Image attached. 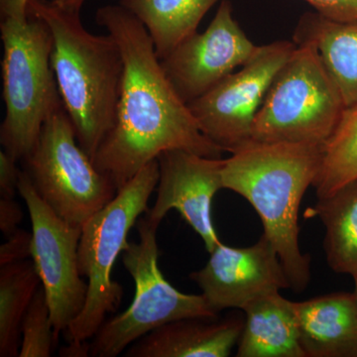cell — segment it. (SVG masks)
<instances>
[{"label": "cell", "mask_w": 357, "mask_h": 357, "mask_svg": "<svg viewBox=\"0 0 357 357\" xmlns=\"http://www.w3.org/2000/svg\"><path fill=\"white\" fill-rule=\"evenodd\" d=\"M296 47L288 40L258 47L238 72L188 105L202 132L222 151L232 154L252 142L256 114Z\"/></svg>", "instance_id": "9c48e42d"}, {"label": "cell", "mask_w": 357, "mask_h": 357, "mask_svg": "<svg viewBox=\"0 0 357 357\" xmlns=\"http://www.w3.org/2000/svg\"><path fill=\"white\" fill-rule=\"evenodd\" d=\"M40 285L32 260L0 266V356H20L23 317Z\"/></svg>", "instance_id": "ffe728a7"}, {"label": "cell", "mask_w": 357, "mask_h": 357, "mask_svg": "<svg viewBox=\"0 0 357 357\" xmlns=\"http://www.w3.org/2000/svg\"><path fill=\"white\" fill-rule=\"evenodd\" d=\"M321 158V147L314 145L252 141L223 164V189L237 192L255 208L295 293L306 290L311 279V259L301 252L298 213Z\"/></svg>", "instance_id": "7a4b0ae2"}, {"label": "cell", "mask_w": 357, "mask_h": 357, "mask_svg": "<svg viewBox=\"0 0 357 357\" xmlns=\"http://www.w3.org/2000/svg\"><path fill=\"white\" fill-rule=\"evenodd\" d=\"M293 41L316 47L347 107L357 103V21L337 22L318 13L301 16Z\"/></svg>", "instance_id": "e0dca14e"}, {"label": "cell", "mask_w": 357, "mask_h": 357, "mask_svg": "<svg viewBox=\"0 0 357 357\" xmlns=\"http://www.w3.org/2000/svg\"><path fill=\"white\" fill-rule=\"evenodd\" d=\"M1 20L2 84L6 116L0 126L4 151L23 161L34 149L44 122L62 107L52 69L53 36L44 20Z\"/></svg>", "instance_id": "277c9868"}, {"label": "cell", "mask_w": 357, "mask_h": 357, "mask_svg": "<svg viewBox=\"0 0 357 357\" xmlns=\"http://www.w3.org/2000/svg\"><path fill=\"white\" fill-rule=\"evenodd\" d=\"M326 227L324 241L326 261L337 274H357V178L307 211Z\"/></svg>", "instance_id": "ac0fdd59"}, {"label": "cell", "mask_w": 357, "mask_h": 357, "mask_svg": "<svg viewBox=\"0 0 357 357\" xmlns=\"http://www.w3.org/2000/svg\"><path fill=\"white\" fill-rule=\"evenodd\" d=\"M96 21L119 44L124 62L114 128L91 159L117 192L168 150L222 158L167 77L142 22L119 3L100 7Z\"/></svg>", "instance_id": "6da1fadb"}, {"label": "cell", "mask_w": 357, "mask_h": 357, "mask_svg": "<svg viewBox=\"0 0 357 357\" xmlns=\"http://www.w3.org/2000/svg\"><path fill=\"white\" fill-rule=\"evenodd\" d=\"M354 285H356V289H354V295H356V301H357V274L354 275Z\"/></svg>", "instance_id": "f546056e"}, {"label": "cell", "mask_w": 357, "mask_h": 357, "mask_svg": "<svg viewBox=\"0 0 357 357\" xmlns=\"http://www.w3.org/2000/svg\"><path fill=\"white\" fill-rule=\"evenodd\" d=\"M28 15L44 20L53 36L52 69L79 144L91 159L114 128L124 62L110 34L86 29L79 11L54 0H29Z\"/></svg>", "instance_id": "3957f363"}, {"label": "cell", "mask_w": 357, "mask_h": 357, "mask_svg": "<svg viewBox=\"0 0 357 357\" xmlns=\"http://www.w3.org/2000/svg\"><path fill=\"white\" fill-rule=\"evenodd\" d=\"M234 17L231 2L222 0L206 31L183 40L161 65L183 102L189 105L215 88L258 50Z\"/></svg>", "instance_id": "8fae6325"}, {"label": "cell", "mask_w": 357, "mask_h": 357, "mask_svg": "<svg viewBox=\"0 0 357 357\" xmlns=\"http://www.w3.org/2000/svg\"><path fill=\"white\" fill-rule=\"evenodd\" d=\"M159 181L147 220L160 225L171 210L180 213L203 239L208 252L222 243L213 222V199L222 185L225 160L208 158L185 150H168L157 157Z\"/></svg>", "instance_id": "7c38bea8"}, {"label": "cell", "mask_w": 357, "mask_h": 357, "mask_svg": "<svg viewBox=\"0 0 357 357\" xmlns=\"http://www.w3.org/2000/svg\"><path fill=\"white\" fill-rule=\"evenodd\" d=\"M91 345L88 342H69L68 347H63L60 354L62 356L68 357H86L89 356Z\"/></svg>", "instance_id": "83f0119b"}, {"label": "cell", "mask_w": 357, "mask_h": 357, "mask_svg": "<svg viewBox=\"0 0 357 357\" xmlns=\"http://www.w3.org/2000/svg\"><path fill=\"white\" fill-rule=\"evenodd\" d=\"M23 170L59 218L83 227L115 198L116 188L79 144L64 105L49 115Z\"/></svg>", "instance_id": "ba28073f"}, {"label": "cell", "mask_w": 357, "mask_h": 357, "mask_svg": "<svg viewBox=\"0 0 357 357\" xmlns=\"http://www.w3.org/2000/svg\"><path fill=\"white\" fill-rule=\"evenodd\" d=\"M244 321L185 318L155 328L126 349L128 357H227L238 344Z\"/></svg>", "instance_id": "5bb4252c"}, {"label": "cell", "mask_w": 357, "mask_h": 357, "mask_svg": "<svg viewBox=\"0 0 357 357\" xmlns=\"http://www.w3.org/2000/svg\"><path fill=\"white\" fill-rule=\"evenodd\" d=\"M243 311L237 357H307L294 302L275 292L253 301Z\"/></svg>", "instance_id": "2e32d148"}, {"label": "cell", "mask_w": 357, "mask_h": 357, "mask_svg": "<svg viewBox=\"0 0 357 357\" xmlns=\"http://www.w3.org/2000/svg\"><path fill=\"white\" fill-rule=\"evenodd\" d=\"M158 225L146 217L137 222L139 239L122 252V263L132 277L135 295L126 311L105 319L89 344V356L116 357L155 328L185 318H217L206 297L180 292L160 270Z\"/></svg>", "instance_id": "52a82bcc"}, {"label": "cell", "mask_w": 357, "mask_h": 357, "mask_svg": "<svg viewBox=\"0 0 357 357\" xmlns=\"http://www.w3.org/2000/svg\"><path fill=\"white\" fill-rule=\"evenodd\" d=\"M206 266L190 275L218 314L241 309L253 301L291 289L280 257L263 234L249 248H231L222 243L210 253Z\"/></svg>", "instance_id": "4fadbf2b"}, {"label": "cell", "mask_w": 357, "mask_h": 357, "mask_svg": "<svg viewBox=\"0 0 357 357\" xmlns=\"http://www.w3.org/2000/svg\"><path fill=\"white\" fill-rule=\"evenodd\" d=\"M14 159L4 150L0 152V198L14 199L18 192L21 171Z\"/></svg>", "instance_id": "d4e9b609"}, {"label": "cell", "mask_w": 357, "mask_h": 357, "mask_svg": "<svg viewBox=\"0 0 357 357\" xmlns=\"http://www.w3.org/2000/svg\"><path fill=\"white\" fill-rule=\"evenodd\" d=\"M222 0H119L142 22L163 59L192 33L211 7Z\"/></svg>", "instance_id": "d6986e66"}, {"label": "cell", "mask_w": 357, "mask_h": 357, "mask_svg": "<svg viewBox=\"0 0 357 357\" xmlns=\"http://www.w3.org/2000/svg\"><path fill=\"white\" fill-rule=\"evenodd\" d=\"M28 3H29V0H0L1 20H27L29 17L28 16Z\"/></svg>", "instance_id": "4316f807"}, {"label": "cell", "mask_w": 357, "mask_h": 357, "mask_svg": "<svg viewBox=\"0 0 357 357\" xmlns=\"http://www.w3.org/2000/svg\"><path fill=\"white\" fill-rule=\"evenodd\" d=\"M44 287L39 286L21 325L20 357H49L57 342Z\"/></svg>", "instance_id": "7402d4cb"}, {"label": "cell", "mask_w": 357, "mask_h": 357, "mask_svg": "<svg viewBox=\"0 0 357 357\" xmlns=\"http://www.w3.org/2000/svg\"><path fill=\"white\" fill-rule=\"evenodd\" d=\"M357 178V103L345 107L337 128L321 146V165L312 187L325 198Z\"/></svg>", "instance_id": "44dd1931"}, {"label": "cell", "mask_w": 357, "mask_h": 357, "mask_svg": "<svg viewBox=\"0 0 357 357\" xmlns=\"http://www.w3.org/2000/svg\"><path fill=\"white\" fill-rule=\"evenodd\" d=\"M59 6L63 8L70 9V10L81 11L84 2L86 0H54Z\"/></svg>", "instance_id": "f1b7e54d"}, {"label": "cell", "mask_w": 357, "mask_h": 357, "mask_svg": "<svg viewBox=\"0 0 357 357\" xmlns=\"http://www.w3.org/2000/svg\"><path fill=\"white\" fill-rule=\"evenodd\" d=\"M158 161L150 162L117 192L115 198L82 227L77 250L79 273L88 279L83 311L63 333L66 342H88L117 311L123 296L121 284L112 279V270L128 248L129 231L148 210V201L158 185Z\"/></svg>", "instance_id": "5b68a950"}, {"label": "cell", "mask_w": 357, "mask_h": 357, "mask_svg": "<svg viewBox=\"0 0 357 357\" xmlns=\"http://www.w3.org/2000/svg\"><path fill=\"white\" fill-rule=\"evenodd\" d=\"M32 232L18 229L0 246V266L31 257Z\"/></svg>", "instance_id": "603a6c76"}, {"label": "cell", "mask_w": 357, "mask_h": 357, "mask_svg": "<svg viewBox=\"0 0 357 357\" xmlns=\"http://www.w3.org/2000/svg\"><path fill=\"white\" fill-rule=\"evenodd\" d=\"M316 13L337 22L357 21V0H304Z\"/></svg>", "instance_id": "cb8c5ba5"}, {"label": "cell", "mask_w": 357, "mask_h": 357, "mask_svg": "<svg viewBox=\"0 0 357 357\" xmlns=\"http://www.w3.org/2000/svg\"><path fill=\"white\" fill-rule=\"evenodd\" d=\"M307 357H357V301L338 292L294 302Z\"/></svg>", "instance_id": "9a60e30c"}, {"label": "cell", "mask_w": 357, "mask_h": 357, "mask_svg": "<svg viewBox=\"0 0 357 357\" xmlns=\"http://www.w3.org/2000/svg\"><path fill=\"white\" fill-rule=\"evenodd\" d=\"M23 218L20 204L14 199L0 198V229L4 237H9L18 229Z\"/></svg>", "instance_id": "484cf974"}, {"label": "cell", "mask_w": 357, "mask_h": 357, "mask_svg": "<svg viewBox=\"0 0 357 357\" xmlns=\"http://www.w3.org/2000/svg\"><path fill=\"white\" fill-rule=\"evenodd\" d=\"M345 103L311 43L297 44L268 89L252 126V141L323 146Z\"/></svg>", "instance_id": "8992f818"}, {"label": "cell", "mask_w": 357, "mask_h": 357, "mask_svg": "<svg viewBox=\"0 0 357 357\" xmlns=\"http://www.w3.org/2000/svg\"><path fill=\"white\" fill-rule=\"evenodd\" d=\"M18 192L24 199L32 225L31 259L46 293L56 337L79 316L86 305L88 282L77 262L82 227L58 217L21 171Z\"/></svg>", "instance_id": "30bf717a"}]
</instances>
